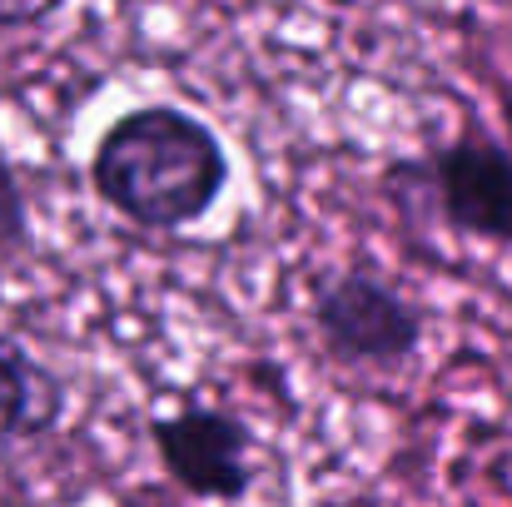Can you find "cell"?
I'll list each match as a JSON object with an SVG mask.
<instances>
[{"label": "cell", "instance_id": "cell-6", "mask_svg": "<svg viewBox=\"0 0 512 507\" xmlns=\"http://www.w3.org/2000/svg\"><path fill=\"white\" fill-rule=\"evenodd\" d=\"M35 254V219H30V194L25 179L0 145V269H15Z\"/></svg>", "mask_w": 512, "mask_h": 507}, {"label": "cell", "instance_id": "cell-2", "mask_svg": "<svg viewBox=\"0 0 512 507\" xmlns=\"http://www.w3.org/2000/svg\"><path fill=\"white\" fill-rule=\"evenodd\" d=\"M309 319L324 353L343 368L398 373L423 353V309L373 264H348L314 279Z\"/></svg>", "mask_w": 512, "mask_h": 507}, {"label": "cell", "instance_id": "cell-4", "mask_svg": "<svg viewBox=\"0 0 512 507\" xmlns=\"http://www.w3.org/2000/svg\"><path fill=\"white\" fill-rule=\"evenodd\" d=\"M150 443L165 478L199 503H244L254 488V428L219 403L155 413Z\"/></svg>", "mask_w": 512, "mask_h": 507}, {"label": "cell", "instance_id": "cell-7", "mask_svg": "<svg viewBox=\"0 0 512 507\" xmlns=\"http://www.w3.org/2000/svg\"><path fill=\"white\" fill-rule=\"evenodd\" d=\"M50 10L45 5H30V10H0V30H15V25H40Z\"/></svg>", "mask_w": 512, "mask_h": 507}, {"label": "cell", "instance_id": "cell-5", "mask_svg": "<svg viewBox=\"0 0 512 507\" xmlns=\"http://www.w3.org/2000/svg\"><path fill=\"white\" fill-rule=\"evenodd\" d=\"M60 418H65V383L15 334H0V463L50 438Z\"/></svg>", "mask_w": 512, "mask_h": 507}, {"label": "cell", "instance_id": "cell-8", "mask_svg": "<svg viewBox=\"0 0 512 507\" xmlns=\"http://www.w3.org/2000/svg\"><path fill=\"white\" fill-rule=\"evenodd\" d=\"M498 120H503V130H508V145H512V85L498 90Z\"/></svg>", "mask_w": 512, "mask_h": 507}, {"label": "cell", "instance_id": "cell-1", "mask_svg": "<svg viewBox=\"0 0 512 507\" xmlns=\"http://www.w3.org/2000/svg\"><path fill=\"white\" fill-rule=\"evenodd\" d=\"M90 194L140 234H179L204 224L229 194L234 160L224 135L174 105L145 100L120 110L90 150Z\"/></svg>", "mask_w": 512, "mask_h": 507}, {"label": "cell", "instance_id": "cell-3", "mask_svg": "<svg viewBox=\"0 0 512 507\" xmlns=\"http://www.w3.org/2000/svg\"><path fill=\"white\" fill-rule=\"evenodd\" d=\"M388 174L408 179V189H423L453 234L512 249V145L463 130L458 140L433 145L423 160H398Z\"/></svg>", "mask_w": 512, "mask_h": 507}]
</instances>
